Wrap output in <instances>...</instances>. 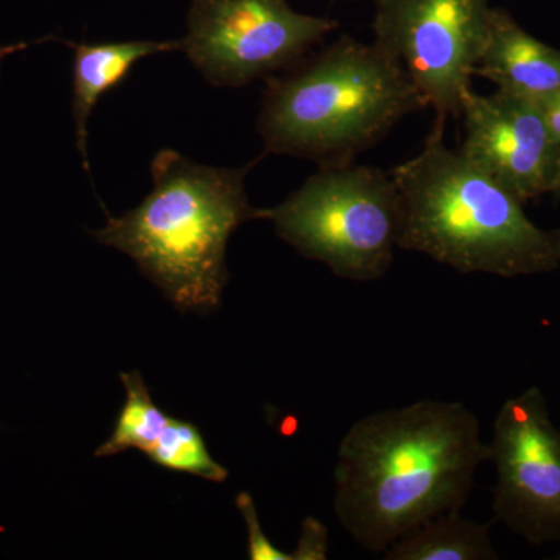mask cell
Returning a JSON list of instances; mask_svg holds the SVG:
<instances>
[{"label": "cell", "mask_w": 560, "mask_h": 560, "mask_svg": "<svg viewBox=\"0 0 560 560\" xmlns=\"http://www.w3.org/2000/svg\"><path fill=\"white\" fill-rule=\"evenodd\" d=\"M489 460L480 420L460 401L425 399L357 420L340 442L334 511L372 555L466 506Z\"/></svg>", "instance_id": "obj_1"}, {"label": "cell", "mask_w": 560, "mask_h": 560, "mask_svg": "<svg viewBox=\"0 0 560 560\" xmlns=\"http://www.w3.org/2000/svg\"><path fill=\"white\" fill-rule=\"evenodd\" d=\"M436 116L422 149L389 172L400 200L399 249L453 270L522 278L560 267V230L529 220L499 180L445 145Z\"/></svg>", "instance_id": "obj_2"}, {"label": "cell", "mask_w": 560, "mask_h": 560, "mask_svg": "<svg viewBox=\"0 0 560 560\" xmlns=\"http://www.w3.org/2000/svg\"><path fill=\"white\" fill-rule=\"evenodd\" d=\"M253 165L209 167L161 150L151 162L149 197L121 217H108L106 226L92 234L130 256L180 311L219 307L232 232L261 219L264 210L250 206L246 195Z\"/></svg>", "instance_id": "obj_3"}, {"label": "cell", "mask_w": 560, "mask_h": 560, "mask_svg": "<svg viewBox=\"0 0 560 560\" xmlns=\"http://www.w3.org/2000/svg\"><path fill=\"white\" fill-rule=\"evenodd\" d=\"M407 72L377 44L341 36L270 77L261 97L265 153L352 164L405 117L425 109Z\"/></svg>", "instance_id": "obj_4"}, {"label": "cell", "mask_w": 560, "mask_h": 560, "mask_svg": "<svg viewBox=\"0 0 560 560\" xmlns=\"http://www.w3.org/2000/svg\"><path fill=\"white\" fill-rule=\"evenodd\" d=\"M276 234L301 256L353 282L382 279L399 249L400 200L389 173L345 164L319 167L271 209Z\"/></svg>", "instance_id": "obj_5"}, {"label": "cell", "mask_w": 560, "mask_h": 560, "mask_svg": "<svg viewBox=\"0 0 560 560\" xmlns=\"http://www.w3.org/2000/svg\"><path fill=\"white\" fill-rule=\"evenodd\" d=\"M374 43L407 72L427 108L459 117L489 35V0H374Z\"/></svg>", "instance_id": "obj_6"}, {"label": "cell", "mask_w": 560, "mask_h": 560, "mask_svg": "<svg viewBox=\"0 0 560 560\" xmlns=\"http://www.w3.org/2000/svg\"><path fill=\"white\" fill-rule=\"evenodd\" d=\"M187 27L180 50L191 65L213 86L241 88L296 65L338 22L287 0H191Z\"/></svg>", "instance_id": "obj_7"}, {"label": "cell", "mask_w": 560, "mask_h": 560, "mask_svg": "<svg viewBox=\"0 0 560 560\" xmlns=\"http://www.w3.org/2000/svg\"><path fill=\"white\" fill-rule=\"evenodd\" d=\"M488 447L495 517L530 545L560 541V431L539 388L501 405Z\"/></svg>", "instance_id": "obj_8"}, {"label": "cell", "mask_w": 560, "mask_h": 560, "mask_svg": "<svg viewBox=\"0 0 560 560\" xmlns=\"http://www.w3.org/2000/svg\"><path fill=\"white\" fill-rule=\"evenodd\" d=\"M460 153L522 202L560 191V143L539 103L497 90L467 92Z\"/></svg>", "instance_id": "obj_9"}, {"label": "cell", "mask_w": 560, "mask_h": 560, "mask_svg": "<svg viewBox=\"0 0 560 560\" xmlns=\"http://www.w3.org/2000/svg\"><path fill=\"white\" fill-rule=\"evenodd\" d=\"M475 75L492 81L497 90L540 103L560 92V50L534 38L506 11L492 9Z\"/></svg>", "instance_id": "obj_10"}, {"label": "cell", "mask_w": 560, "mask_h": 560, "mask_svg": "<svg viewBox=\"0 0 560 560\" xmlns=\"http://www.w3.org/2000/svg\"><path fill=\"white\" fill-rule=\"evenodd\" d=\"M72 113L77 147L83 164L88 160V121L98 101L127 79L136 62L151 55L180 50L178 40H127V43L75 44L73 46Z\"/></svg>", "instance_id": "obj_11"}, {"label": "cell", "mask_w": 560, "mask_h": 560, "mask_svg": "<svg viewBox=\"0 0 560 560\" xmlns=\"http://www.w3.org/2000/svg\"><path fill=\"white\" fill-rule=\"evenodd\" d=\"M489 525L447 512L410 530L383 552L386 560H497Z\"/></svg>", "instance_id": "obj_12"}, {"label": "cell", "mask_w": 560, "mask_h": 560, "mask_svg": "<svg viewBox=\"0 0 560 560\" xmlns=\"http://www.w3.org/2000/svg\"><path fill=\"white\" fill-rule=\"evenodd\" d=\"M127 390V400L117 416L116 429L95 456L119 455L130 448L147 453L161 436L171 416L165 415L151 399L149 388L139 372L120 374Z\"/></svg>", "instance_id": "obj_13"}, {"label": "cell", "mask_w": 560, "mask_h": 560, "mask_svg": "<svg viewBox=\"0 0 560 560\" xmlns=\"http://www.w3.org/2000/svg\"><path fill=\"white\" fill-rule=\"evenodd\" d=\"M147 456L164 469L190 474L213 482L226 481L228 470L212 458L194 423L168 419Z\"/></svg>", "instance_id": "obj_14"}, {"label": "cell", "mask_w": 560, "mask_h": 560, "mask_svg": "<svg viewBox=\"0 0 560 560\" xmlns=\"http://www.w3.org/2000/svg\"><path fill=\"white\" fill-rule=\"evenodd\" d=\"M237 508L248 529V555L253 560H293V555L279 550L261 529L256 504L248 492L237 497Z\"/></svg>", "instance_id": "obj_15"}, {"label": "cell", "mask_w": 560, "mask_h": 560, "mask_svg": "<svg viewBox=\"0 0 560 560\" xmlns=\"http://www.w3.org/2000/svg\"><path fill=\"white\" fill-rule=\"evenodd\" d=\"M329 552V530L316 518H307L302 523L298 550L291 552L293 560H324Z\"/></svg>", "instance_id": "obj_16"}, {"label": "cell", "mask_w": 560, "mask_h": 560, "mask_svg": "<svg viewBox=\"0 0 560 560\" xmlns=\"http://www.w3.org/2000/svg\"><path fill=\"white\" fill-rule=\"evenodd\" d=\"M539 106L545 120H547L548 128L560 143V92L547 98V101L540 102Z\"/></svg>", "instance_id": "obj_17"}, {"label": "cell", "mask_w": 560, "mask_h": 560, "mask_svg": "<svg viewBox=\"0 0 560 560\" xmlns=\"http://www.w3.org/2000/svg\"><path fill=\"white\" fill-rule=\"evenodd\" d=\"M16 49V47H13V49H2L0 50V55L9 54V51Z\"/></svg>", "instance_id": "obj_18"}]
</instances>
